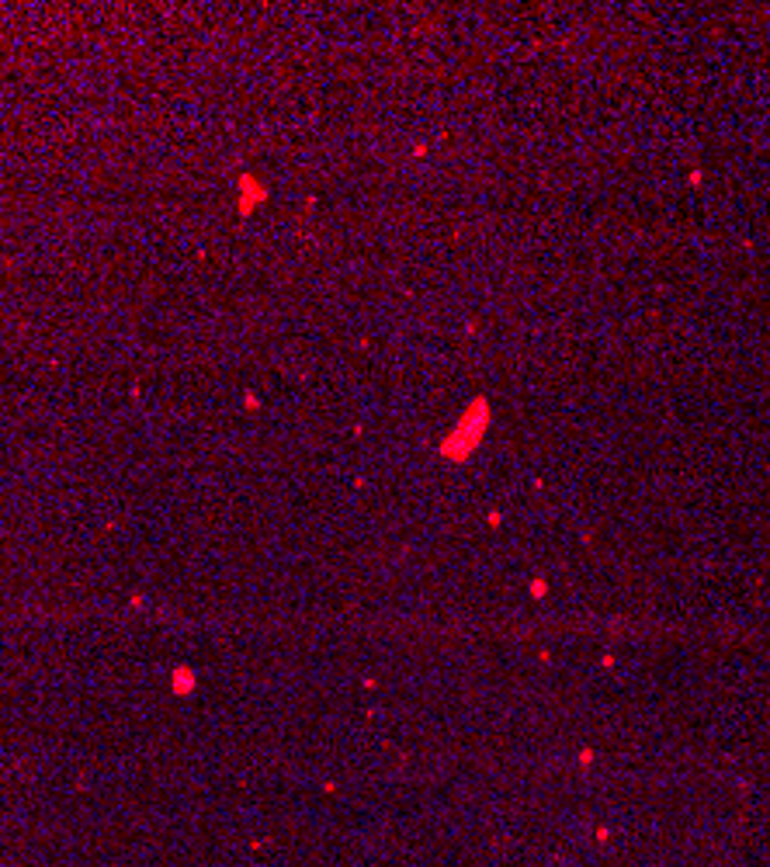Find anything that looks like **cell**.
I'll list each match as a JSON object with an SVG mask.
<instances>
[{
    "label": "cell",
    "mask_w": 770,
    "mask_h": 867,
    "mask_svg": "<svg viewBox=\"0 0 770 867\" xmlns=\"http://www.w3.org/2000/svg\"><path fill=\"white\" fill-rule=\"evenodd\" d=\"M482 427H486V406H482V403H476V406H472V413H465V417H462V423H458V430H454L452 437L441 445V455H448V458H465V455L479 445Z\"/></svg>",
    "instance_id": "1"
},
{
    "label": "cell",
    "mask_w": 770,
    "mask_h": 867,
    "mask_svg": "<svg viewBox=\"0 0 770 867\" xmlns=\"http://www.w3.org/2000/svg\"><path fill=\"white\" fill-rule=\"evenodd\" d=\"M264 198H267V187L261 185L254 174H239V181H236V209H239V215H250V212L264 202Z\"/></svg>",
    "instance_id": "2"
},
{
    "label": "cell",
    "mask_w": 770,
    "mask_h": 867,
    "mask_svg": "<svg viewBox=\"0 0 770 867\" xmlns=\"http://www.w3.org/2000/svg\"><path fill=\"white\" fill-rule=\"evenodd\" d=\"M194 690V673L187 666H177L174 670V694H191Z\"/></svg>",
    "instance_id": "3"
}]
</instances>
